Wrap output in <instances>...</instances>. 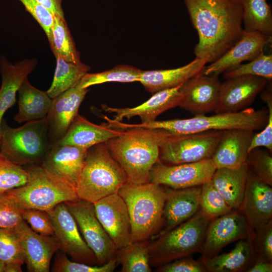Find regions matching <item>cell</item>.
Wrapping results in <instances>:
<instances>
[{
    "instance_id": "cell-7",
    "label": "cell",
    "mask_w": 272,
    "mask_h": 272,
    "mask_svg": "<svg viewBox=\"0 0 272 272\" xmlns=\"http://www.w3.org/2000/svg\"><path fill=\"white\" fill-rule=\"evenodd\" d=\"M51 147L47 118L27 122L14 128L3 119L0 128V152L19 165L42 163Z\"/></svg>"
},
{
    "instance_id": "cell-34",
    "label": "cell",
    "mask_w": 272,
    "mask_h": 272,
    "mask_svg": "<svg viewBox=\"0 0 272 272\" xmlns=\"http://www.w3.org/2000/svg\"><path fill=\"white\" fill-rule=\"evenodd\" d=\"M149 241L131 242L117 250L121 272H151Z\"/></svg>"
},
{
    "instance_id": "cell-23",
    "label": "cell",
    "mask_w": 272,
    "mask_h": 272,
    "mask_svg": "<svg viewBox=\"0 0 272 272\" xmlns=\"http://www.w3.org/2000/svg\"><path fill=\"white\" fill-rule=\"evenodd\" d=\"M254 130L231 129L223 130L220 140L211 158L216 169H237L246 163Z\"/></svg>"
},
{
    "instance_id": "cell-52",
    "label": "cell",
    "mask_w": 272,
    "mask_h": 272,
    "mask_svg": "<svg viewBox=\"0 0 272 272\" xmlns=\"http://www.w3.org/2000/svg\"></svg>"
},
{
    "instance_id": "cell-20",
    "label": "cell",
    "mask_w": 272,
    "mask_h": 272,
    "mask_svg": "<svg viewBox=\"0 0 272 272\" xmlns=\"http://www.w3.org/2000/svg\"><path fill=\"white\" fill-rule=\"evenodd\" d=\"M89 90L88 88L80 89L75 86L52 99L46 117L51 146L64 135L78 114L80 106Z\"/></svg>"
},
{
    "instance_id": "cell-26",
    "label": "cell",
    "mask_w": 272,
    "mask_h": 272,
    "mask_svg": "<svg viewBox=\"0 0 272 272\" xmlns=\"http://www.w3.org/2000/svg\"><path fill=\"white\" fill-rule=\"evenodd\" d=\"M206 63L204 59L196 57L189 63L176 69L142 71L139 82L147 91L154 94L183 84L202 73Z\"/></svg>"
},
{
    "instance_id": "cell-29",
    "label": "cell",
    "mask_w": 272,
    "mask_h": 272,
    "mask_svg": "<svg viewBox=\"0 0 272 272\" xmlns=\"http://www.w3.org/2000/svg\"><path fill=\"white\" fill-rule=\"evenodd\" d=\"M248 169L246 164L237 169H216L211 181L232 209L242 203Z\"/></svg>"
},
{
    "instance_id": "cell-37",
    "label": "cell",
    "mask_w": 272,
    "mask_h": 272,
    "mask_svg": "<svg viewBox=\"0 0 272 272\" xmlns=\"http://www.w3.org/2000/svg\"><path fill=\"white\" fill-rule=\"evenodd\" d=\"M0 260L5 265L22 266L25 257L16 228H0Z\"/></svg>"
},
{
    "instance_id": "cell-40",
    "label": "cell",
    "mask_w": 272,
    "mask_h": 272,
    "mask_svg": "<svg viewBox=\"0 0 272 272\" xmlns=\"http://www.w3.org/2000/svg\"><path fill=\"white\" fill-rule=\"evenodd\" d=\"M116 257L111 259L102 265H91L86 263L70 260L62 252H58L55 256L51 268L53 272H112L116 268Z\"/></svg>"
},
{
    "instance_id": "cell-2",
    "label": "cell",
    "mask_w": 272,
    "mask_h": 272,
    "mask_svg": "<svg viewBox=\"0 0 272 272\" xmlns=\"http://www.w3.org/2000/svg\"><path fill=\"white\" fill-rule=\"evenodd\" d=\"M125 129L121 135L105 143L126 174L128 183H148L152 168L159 161L160 143L168 131L143 127Z\"/></svg>"
},
{
    "instance_id": "cell-6",
    "label": "cell",
    "mask_w": 272,
    "mask_h": 272,
    "mask_svg": "<svg viewBox=\"0 0 272 272\" xmlns=\"http://www.w3.org/2000/svg\"><path fill=\"white\" fill-rule=\"evenodd\" d=\"M268 113V110L265 108L255 110L248 108L233 113H216L212 116L195 115L187 119L154 120L148 123L128 124L127 126L162 129L178 134L237 128L255 131L264 127Z\"/></svg>"
},
{
    "instance_id": "cell-31",
    "label": "cell",
    "mask_w": 272,
    "mask_h": 272,
    "mask_svg": "<svg viewBox=\"0 0 272 272\" xmlns=\"http://www.w3.org/2000/svg\"><path fill=\"white\" fill-rule=\"evenodd\" d=\"M245 31L272 36V11L267 0H241Z\"/></svg>"
},
{
    "instance_id": "cell-24",
    "label": "cell",
    "mask_w": 272,
    "mask_h": 272,
    "mask_svg": "<svg viewBox=\"0 0 272 272\" xmlns=\"http://www.w3.org/2000/svg\"><path fill=\"white\" fill-rule=\"evenodd\" d=\"M201 186L166 190L163 217L169 231L193 216L199 209Z\"/></svg>"
},
{
    "instance_id": "cell-22",
    "label": "cell",
    "mask_w": 272,
    "mask_h": 272,
    "mask_svg": "<svg viewBox=\"0 0 272 272\" xmlns=\"http://www.w3.org/2000/svg\"><path fill=\"white\" fill-rule=\"evenodd\" d=\"M182 84L157 92L148 100L137 107L114 108L102 105V108L107 112L115 113L113 119L115 121H121L123 118L130 119L138 116L140 117L141 123L153 121L161 113L179 106L181 98L180 88Z\"/></svg>"
},
{
    "instance_id": "cell-16",
    "label": "cell",
    "mask_w": 272,
    "mask_h": 272,
    "mask_svg": "<svg viewBox=\"0 0 272 272\" xmlns=\"http://www.w3.org/2000/svg\"><path fill=\"white\" fill-rule=\"evenodd\" d=\"M249 169L244 196L239 210L245 216L252 234L272 219V188Z\"/></svg>"
},
{
    "instance_id": "cell-5",
    "label": "cell",
    "mask_w": 272,
    "mask_h": 272,
    "mask_svg": "<svg viewBox=\"0 0 272 272\" xmlns=\"http://www.w3.org/2000/svg\"><path fill=\"white\" fill-rule=\"evenodd\" d=\"M27 182L4 193L22 210L35 209L48 212L61 202L79 199L76 188L52 174L41 165H29Z\"/></svg>"
},
{
    "instance_id": "cell-10",
    "label": "cell",
    "mask_w": 272,
    "mask_h": 272,
    "mask_svg": "<svg viewBox=\"0 0 272 272\" xmlns=\"http://www.w3.org/2000/svg\"><path fill=\"white\" fill-rule=\"evenodd\" d=\"M98 265L116 257L117 249L97 219L93 203L79 199L64 202Z\"/></svg>"
},
{
    "instance_id": "cell-48",
    "label": "cell",
    "mask_w": 272,
    "mask_h": 272,
    "mask_svg": "<svg viewBox=\"0 0 272 272\" xmlns=\"http://www.w3.org/2000/svg\"><path fill=\"white\" fill-rule=\"evenodd\" d=\"M46 8L54 16L64 19L62 0H35Z\"/></svg>"
},
{
    "instance_id": "cell-39",
    "label": "cell",
    "mask_w": 272,
    "mask_h": 272,
    "mask_svg": "<svg viewBox=\"0 0 272 272\" xmlns=\"http://www.w3.org/2000/svg\"><path fill=\"white\" fill-rule=\"evenodd\" d=\"M28 179V173L25 168L0 152V194L24 185Z\"/></svg>"
},
{
    "instance_id": "cell-44",
    "label": "cell",
    "mask_w": 272,
    "mask_h": 272,
    "mask_svg": "<svg viewBox=\"0 0 272 272\" xmlns=\"http://www.w3.org/2000/svg\"><path fill=\"white\" fill-rule=\"evenodd\" d=\"M22 210L5 193L0 194V228H16L23 221Z\"/></svg>"
},
{
    "instance_id": "cell-9",
    "label": "cell",
    "mask_w": 272,
    "mask_h": 272,
    "mask_svg": "<svg viewBox=\"0 0 272 272\" xmlns=\"http://www.w3.org/2000/svg\"><path fill=\"white\" fill-rule=\"evenodd\" d=\"M223 130L189 134L169 132L159 145V161L167 165L192 163L211 158Z\"/></svg>"
},
{
    "instance_id": "cell-30",
    "label": "cell",
    "mask_w": 272,
    "mask_h": 272,
    "mask_svg": "<svg viewBox=\"0 0 272 272\" xmlns=\"http://www.w3.org/2000/svg\"><path fill=\"white\" fill-rule=\"evenodd\" d=\"M250 238L242 239L230 252L202 258L207 271L236 272L242 270L250 264L253 255Z\"/></svg>"
},
{
    "instance_id": "cell-50",
    "label": "cell",
    "mask_w": 272,
    "mask_h": 272,
    "mask_svg": "<svg viewBox=\"0 0 272 272\" xmlns=\"http://www.w3.org/2000/svg\"><path fill=\"white\" fill-rule=\"evenodd\" d=\"M5 265L0 260V272L5 271Z\"/></svg>"
},
{
    "instance_id": "cell-25",
    "label": "cell",
    "mask_w": 272,
    "mask_h": 272,
    "mask_svg": "<svg viewBox=\"0 0 272 272\" xmlns=\"http://www.w3.org/2000/svg\"><path fill=\"white\" fill-rule=\"evenodd\" d=\"M123 132L124 130L111 128L106 123L98 125L92 123L78 113L64 135L54 144L68 145L88 149L118 137Z\"/></svg>"
},
{
    "instance_id": "cell-36",
    "label": "cell",
    "mask_w": 272,
    "mask_h": 272,
    "mask_svg": "<svg viewBox=\"0 0 272 272\" xmlns=\"http://www.w3.org/2000/svg\"><path fill=\"white\" fill-rule=\"evenodd\" d=\"M199 209L210 221L226 215L233 210L211 180L201 185Z\"/></svg>"
},
{
    "instance_id": "cell-18",
    "label": "cell",
    "mask_w": 272,
    "mask_h": 272,
    "mask_svg": "<svg viewBox=\"0 0 272 272\" xmlns=\"http://www.w3.org/2000/svg\"><path fill=\"white\" fill-rule=\"evenodd\" d=\"M16 228L28 271H49L52 258L59 250L54 236H45L36 233L24 220Z\"/></svg>"
},
{
    "instance_id": "cell-42",
    "label": "cell",
    "mask_w": 272,
    "mask_h": 272,
    "mask_svg": "<svg viewBox=\"0 0 272 272\" xmlns=\"http://www.w3.org/2000/svg\"><path fill=\"white\" fill-rule=\"evenodd\" d=\"M261 99L267 104L268 118L263 130L253 135L248 149V152L257 147H264L270 153L272 152V93L271 85L261 94Z\"/></svg>"
},
{
    "instance_id": "cell-51",
    "label": "cell",
    "mask_w": 272,
    "mask_h": 272,
    "mask_svg": "<svg viewBox=\"0 0 272 272\" xmlns=\"http://www.w3.org/2000/svg\"><path fill=\"white\" fill-rule=\"evenodd\" d=\"M0 128H1V127H0Z\"/></svg>"
},
{
    "instance_id": "cell-17",
    "label": "cell",
    "mask_w": 272,
    "mask_h": 272,
    "mask_svg": "<svg viewBox=\"0 0 272 272\" xmlns=\"http://www.w3.org/2000/svg\"><path fill=\"white\" fill-rule=\"evenodd\" d=\"M218 76H207L202 73L190 78L181 86L179 106L195 115L215 111L221 85Z\"/></svg>"
},
{
    "instance_id": "cell-15",
    "label": "cell",
    "mask_w": 272,
    "mask_h": 272,
    "mask_svg": "<svg viewBox=\"0 0 272 272\" xmlns=\"http://www.w3.org/2000/svg\"><path fill=\"white\" fill-rule=\"evenodd\" d=\"M267 79L255 76H242L221 83L216 113H233L247 108L264 88Z\"/></svg>"
},
{
    "instance_id": "cell-32",
    "label": "cell",
    "mask_w": 272,
    "mask_h": 272,
    "mask_svg": "<svg viewBox=\"0 0 272 272\" xmlns=\"http://www.w3.org/2000/svg\"><path fill=\"white\" fill-rule=\"evenodd\" d=\"M55 58L77 65H82L80 53L64 19L54 16V22L50 37L48 39Z\"/></svg>"
},
{
    "instance_id": "cell-33",
    "label": "cell",
    "mask_w": 272,
    "mask_h": 272,
    "mask_svg": "<svg viewBox=\"0 0 272 272\" xmlns=\"http://www.w3.org/2000/svg\"><path fill=\"white\" fill-rule=\"evenodd\" d=\"M56 59V66L53 81L46 91L51 99L76 86L90 70V66L85 64L77 65L60 58Z\"/></svg>"
},
{
    "instance_id": "cell-19",
    "label": "cell",
    "mask_w": 272,
    "mask_h": 272,
    "mask_svg": "<svg viewBox=\"0 0 272 272\" xmlns=\"http://www.w3.org/2000/svg\"><path fill=\"white\" fill-rule=\"evenodd\" d=\"M271 37L256 31L243 30L239 40L218 59L204 68L202 74L218 76L245 61H251L263 52Z\"/></svg>"
},
{
    "instance_id": "cell-49",
    "label": "cell",
    "mask_w": 272,
    "mask_h": 272,
    "mask_svg": "<svg viewBox=\"0 0 272 272\" xmlns=\"http://www.w3.org/2000/svg\"><path fill=\"white\" fill-rule=\"evenodd\" d=\"M247 272H271V262L257 259L256 262L246 270Z\"/></svg>"
},
{
    "instance_id": "cell-43",
    "label": "cell",
    "mask_w": 272,
    "mask_h": 272,
    "mask_svg": "<svg viewBox=\"0 0 272 272\" xmlns=\"http://www.w3.org/2000/svg\"><path fill=\"white\" fill-rule=\"evenodd\" d=\"M21 214L23 219L36 233L45 236H54L52 222L47 212L27 209L22 210Z\"/></svg>"
},
{
    "instance_id": "cell-35",
    "label": "cell",
    "mask_w": 272,
    "mask_h": 272,
    "mask_svg": "<svg viewBox=\"0 0 272 272\" xmlns=\"http://www.w3.org/2000/svg\"><path fill=\"white\" fill-rule=\"evenodd\" d=\"M142 70L128 65H118L113 69L96 73H86L76 86L80 89L106 82H139Z\"/></svg>"
},
{
    "instance_id": "cell-3",
    "label": "cell",
    "mask_w": 272,
    "mask_h": 272,
    "mask_svg": "<svg viewBox=\"0 0 272 272\" xmlns=\"http://www.w3.org/2000/svg\"><path fill=\"white\" fill-rule=\"evenodd\" d=\"M127 182L124 171L102 143L88 149L76 191L79 199L94 203L118 193Z\"/></svg>"
},
{
    "instance_id": "cell-12",
    "label": "cell",
    "mask_w": 272,
    "mask_h": 272,
    "mask_svg": "<svg viewBox=\"0 0 272 272\" xmlns=\"http://www.w3.org/2000/svg\"><path fill=\"white\" fill-rule=\"evenodd\" d=\"M216 170L211 158L177 165L159 161L150 172V182L174 189L201 186L210 181Z\"/></svg>"
},
{
    "instance_id": "cell-27",
    "label": "cell",
    "mask_w": 272,
    "mask_h": 272,
    "mask_svg": "<svg viewBox=\"0 0 272 272\" xmlns=\"http://www.w3.org/2000/svg\"><path fill=\"white\" fill-rule=\"evenodd\" d=\"M35 58L25 59L15 65L10 62L5 56L0 60L2 81L0 88V127L3 116L16 102V93L28 76L37 65Z\"/></svg>"
},
{
    "instance_id": "cell-4",
    "label": "cell",
    "mask_w": 272,
    "mask_h": 272,
    "mask_svg": "<svg viewBox=\"0 0 272 272\" xmlns=\"http://www.w3.org/2000/svg\"><path fill=\"white\" fill-rule=\"evenodd\" d=\"M128 211L132 242L148 241L163 222L166 190L152 182L143 184L129 183L118 192Z\"/></svg>"
},
{
    "instance_id": "cell-28",
    "label": "cell",
    "mask_w": 272,
    "mask_h": 272,
    "mask_svg": "<svg viewBox=\"0 0 272 272\" xmlns=\"http://www.w3.org/2000/svg\"><path fill=\"white\" fill-rule=\"evenodd\" d=\"M19 109L14 119L18 123L46 118L52 99L46 92L33 87L27 78L18 90Z\"/></svg>"
},
{
    "instance_id": "cell-13",
    "label": "cell",
    "mask_w": 272,
    "mask_h": 272,
    "mask_svg": "<svg viewBox=\"0 0 272 272\" xmlns=\"http://www.w3.org/2000/svg\"><path fill=\"white\" fill-rule=\"evenodd\" d=\"M253 236L242 213L232 211L209 223L200 249L203 258L215 255L232 242Z\"/></svg>"
},
{
    "instance_id": "cell-38",
    "label": "cell",
    "mask_w": 272,
    "mask_h": 272,
    "mask_svg": "<svg viewBox=\"0 0 272 272\" xmlns=\"http://www.w3.org/2000/svg\"><path fill=\"white\" fill-rule=\"evenodd\" d=\"M226 79L242 76H255L270 81L272 78V55L261 53L254 59L245 64H240L224 73Z\"/></svg>"
},
{
    "instance_id": "cell-46",
    "label": "cell",
    "mask_w": 272,
    "mask_h": 272,
    "mask_svg": "<svg viewBox=\"0 0 272 272\" xmlns=\"http://www.w3.org/2000/svg\"><path fill=\"white\" fill-rule=\"evenodd\" d=\"M256 250L258 258L272 261V220L255 230Z\"/></svg>"
},
{
    "instance_id": "cell-21",
    "label": "cell",
    "mask_w": 272,
    "mask_h": 272,
    "mask_svg": "<svg viewBox=\"0 0 272 272\" xmlns=\"http://www.w3.org/2000/svg\"><path fill=\"white\" fill-rule=\"evenodd\" d=\"M87 150L71 145L54 144L46 153L41 165L76 188Z\"/></svg>"
},
{
    "instance_id": "cell-11",
    "label": "cell",
    "mask_w": 272,
    "mask_h": 272,
    "mask_svg": "<svg viewBox=\"0 0 272 272\" xmlns=\"http://www.w3.org/2000/svg\"><path fill=\"white\" fill-rule=\"evenodd\" d=\"M53 226L54 237L61 252L73 261L97 265L96 257L83 238L77 224L66 204L61 202L47 212Z\"/></svg>"
},
{
    "instance_id": "cell-8",
    "label": "cell",
    "mask_w": 272,
    "mask_h": 272,
    "mask_svg": "<svg viewBox=\"0 0 272 272\" xmlns=\"http://www.w3.org/2000/svg\"><path fill=\"white\" fill-rule=\"evenodd\" d=\"M210 221L199 210L174 228L163 232L149 244L150 264L160 266L200 250Z\"/></svg>"
},
{
    "instance_id": "cell-45",
    "label": "cell",
    "mask_w": 272,
    "mask_h": 272,
    "mask_svg": "<svg viewBox=\"0 0 272 272\" xmlns=\"http://www.w3.org/2000/svg\"><path fill=\"white\" fill-rule=\"evenodd\" d=\"M25 7L37 21L45 32L47 39L50 37L54 22V16L44 7L35 0H18Z\"/></svg>"
},
{
    "instance_id": "cell-47",
    "label": "cell",
    "mask_w": 272,
    "mask_h": 272,
    "mask_svg": "<svg viewBox=\"0 0 272 272\" xmlns=\"http://www.w3.org/2000/svg\"><path fill=\"white\" fill-rule=\"evenodd\" d=\"M158 272H206L202 261L199 262L187 257H182L160 265Z\"/></svg>"
},
{
    "instance_id": "cell-1",
    "label": "cell",
    "mask_w": 272,
    "mask_h": 272,
    "mask_svg": "<svg viewBox=\"0 0 272 272\" xmlns=\"http://www.w3.org/2000/svg\"><path fill=\"white\" fill-rule=\"evenodd\" d=\"M198 35L194 53L212 63L228 51L241 38V0H184Z\"/></svg>"
},
{
    "instance_id": "cell-14",
    "label": "cell",
    "mask_w": 272,
    "mask_h": 272,
    "mask_svg": "<svg viewBox=\"0 0 272 272\" xmlns=\"http://www.w3.org/2000/svg\"><path fill=\"white\" fill-rule=\"evenodd\" d=\"M93 205L97 219L117 250L132 242L127 208L118 193L103 197Z\"/></svg>"
},
{
    "instance_id": "cell-41",
    "label": "cell",
    "mask_w": 272,
    "mask_h": 272,
    "mask_svg": "<svg viewBox=\"0 0 272 272\" xmlns=\"http://www.w3.org/2000/svg\"><path fill=\"white\" fill-rule=\"evenodd\" d=\"M268 150L260 147L250 150L247 156L248 169L262 181L272 185V157Z\"/></svg>"
}]
</instances>
